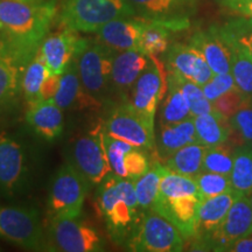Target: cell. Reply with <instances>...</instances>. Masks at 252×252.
Wrapping results in <instances>:
<instances>
[{
	"label": "cell",
	"instance_id": "obj_1",
	"mask_svg": "<svg viewBox=\"0 0 252 252\" xmlns=\"http://www.w3.org/2000/svg\"><path fill=\"white\" fill-rule=\"evenodd\" d=\"M55 14L54 0H0V59L25 69L39 52Z\"/></svg>",
	"mask_w": 252,
	"mask_h": 252
},
{
	"label": "cell",
	"instance_id": "obj_2",
	"mask_svg": "<svg viewBox=\"0 0 252 252\" xmlns=\"http://www.w3.org/2000/svg\"><path fill=\"white\" fill-rule=\"evenodd\" d=\"M94 206L105 223L110 238L117 245L127 244L145 213L138 203L133 180L115 173L98 185Z\"/></svg>",
	"mask_w": 252,
	"mask_h": 252
},
{
	"label": "cell",
	"instance_id": "obj_3",
	"mask_svg": "<svg viewBox=\"0 0 252 252\" xmlns=\"http://www.w3.org/2000/svg\"><path fill=\"white\" fill-rule=\"evenodd\" d=\"M116 50L99 42L82 37L76 55L78 74L84 90L99 105L113 98L111 71Z\"/></svg>",
	"mask_w": 252,
	"mask_h": 252
},
{
	"label": "cell",
	"instance_id": "obj_4",
	"mask_svg": "<svg viewBox=\"0 0 252 252\" xmlns=\"http://www.w3.org/2000/svg\"><path fill=\"white\" fill-rule=\"evenodd\" d=\"M135 17L127 0H63L60 23L64 28L94 33L119 18Z\"/></svg>",
	"mask_w": 252,
	"mask_h": 252
},
{
	"label": "cell",
	"instance_id": "obj_5",
	"mask_svg": "<svg viewBox=\"0 0 252 252\" xmlns=\"http://www.w3.org/2000/svg\"><path fill=\"white\" fill-rule=\"evenodd\" d=\"M90 182L71 162L55 173L48 195V214L53 217H78L89 191Z\"/></svg>",
	"mask_w": 252,
	"mask_h": 252
},
{
	"label": "cell",
	"instance_id": "obj_6",
	"mask_svg": "<svg viewBox=\"0 0 252 252\" xmlns=\"http://www.w3.org/2000/svg\"><path fill=\"white\" fill-rule=\"evenodd\" d=\"M125 247L137 252H179L184 250L185 238L169 220L149 209Z\"/></svg>",
	"mask_w": 252,
	"mask_h": 252
},
{
	"label": "cell",
	"instance_id": "obj_7",
	"mask_svg": "<svg viewBox=\"0 0 252 252\" xmlns=\"http://www.w3.org/2000/svg\"><path fill=\"white\" fill-rule=\"evenodd\" d=\"M50 250L61 252H99L105 239L93 226L77 217H53L49 224Z\"/></svg>",
	"mask_w": 252,
	"mask_h": 252
},
{
	"label": "cell",
	"instance_id": "obj_8",
	"mask_svg": "<svg viewBox=\"0 0 252 252\" xmlns=\"http://www.w3.org/2000/svg\"><path fill=\"white\" fill-rule=\"evenodd\" d=\"M252 232V207L247 195H239L225 219L212 234L197 237L194 250L226 251L237 239Z\"/></svg>",
	"mask_w": 252,
	"mask_h": 252
},
{
	"label": "cell",
	"instance_id": "obj_9",
	"mask_svg": "<svg viewBox=\"0 0 252 252\" xmlns=\"http://www.w3.org/2000/svg\"><path fill=\"white\" fill-rule=\"evenodd\" d=\"M0 239L26 249H37L42 241V224L33 208L0 206Z\"/></svg>",
	"mask_w": 252,
	"mask_h": 252
},
{
	"label": "cell",
	"instance_id": "obj_10",
	"mask_svg": "<svg viewBox=\"0 0 252 252\" xmlns=\"http://www.w3.org/2000/svg\"><path fill=\"white\" fill-rule=\"evenodd\" d=\"M71 163L86 176L90 185L98 186L113 173L106 153L103 127L77 138L72 145Z\"/></svg>",
	"mask_w": 252,
	"mask_h": 252
},
{
	"label": "cell",
	"instance_id": "obj_11",
	"mask_svg": "<svg viewBox=\"0 0 252 252\" xmlns=\"http://www.w3.org/2000/svg\"><path fill=\"white\" fill-rule=\"evenodd\" d=\"M166 88L163 67L158 61V58H151L149 68L134 83L130 97L125 104L145 121L154 125L158 105L165 94Z\"/></svg>",
	"mask_w": 252,
	"mask_h": 252
},
{
	"label": "cell",
	"instance_id": "obj_12",
	"mask_svg": "<svg viewBox=\"0 0 252 252\" xmlns=\"http://www.w3.org/2000/svg\"><path fill=\"white\" fill-rule=\"evenodd\" d=\"M135 17L165 25L173 32L184 31L190 25L200 0H127Z\"/></svg>",
	"mask_w": 252,
	"mask_h": 252
},
{
	"label": "cell",
	"instance_id": "obj_13",
	"mask_svg": "<svg viewBox=\"0 0 252 252\" xmlns=\"http://www.w3.org/2000/svg\"><path fill=\"white\" fill-rule=\"evenodd\" d=\"M103 130L106 134L128 141L143 150H152L156 145L154 125L145 121L125 103L113 110Z\"/></svg>",
	"mask_w": 252,
	"mask_h": 252
},
{
	"label": "cell",
	"instance_id": "obj_14",
	"mask_svg": "<svg viewBox=\"0 0 252 252\" xmlns=\"http://www.w3.org/2000/svg\"><path fill=\"white\" fill-rule=\"evenodd\" d=\"M201 198L198 195H184L176 197H163L158 195L151 209L165 217L176 226L186 239L194 238L196 234L198 207Z\"/></svg>",
	"mask_w": 252,
	"mask_h": 252
},
{
	"label": "cell",
	"instance_id": "obj_15",
	"mask_svg": "<svg viewBox=\"0 0 252 252\" xmlns=\"http://www.w3.org/2000/svg\"><path fill=\"white\" fill-rule=\"evenodd\" d=\"M150 63V56L145 55L140 50L116 52L111 71L113 97L121 99L122 103L127 102L134 83L149 68Z\"/></svg>",
	"mask_w": 252,
	"mask_h": 252
},
{
	"label": "cell",
	"instance_id": "obj_16",
	"mask_svg": "<svg viewBox=\"0 0 252 252\" xmlns=\"http://www.w3.org/2000/svg\"><path fill=\"white\" fill-rule=\"evenodd\" d=\"M104 141L110 165L116 175L135 180L150 169V161L143 149L126 140L106 134L105 132Z\"/></svg>",
	"mask_w": 252,
	"mask_h": 252
},
{
	"label": "cell",
	"instance_id": "obj_17",
	"mask_svg": "<svg viewBox=\"0 0 252 252\" xmlns=\"http://www.w3.org/2000/svg\"><path fill=\"white\" fill-rule=\"evenodd\" d=\"M167 65L169 72L200 87H203L214 76L202 53L190 43H175L169 47L167 50Z\"/></svg>",
	"mask_w": 252,
	"mask_h": 252
},
{
	"label": "cell",
	"instance_id": "obj_18",
	"mask_svg": "<svg viewBox=\"0 0 252 252\" xmlns=\"http://www.w3.org/2000/svg\"><path fill=\"white\" fill-rule=\"evenodd\" d=\"M81 42L82 37L78 35V32L64 28V31L46 36L39 52L49 71L61 75L76 58Z\"/></svg>",
	"mask_w": 252,
	"mask_h": 252
},
{
	"label": "cell",
	"instance_id": "obj_19",
	"mask_svg": "<svg viewBox=\"0 0 252 252\" xmlns=\"http://www.w3.org/2000/svg\"><path fill=\"white\" fill-rule=\"evenodd\" d=\"M25 180V153L21 145L0 134V189L14 194Z\"/></svg>",
	"mask_w": 252,
	"mask_h": 252
},
{
	"label": "cell",
	"instance_id": "obj_20",
	"mask_svg": "<svg viewBox=\"0 0 252 252\" xmlns=\"http://www.w3.org/2000/svg\"><path fill=\"white\" fill-rule=\"evenodd\" d=\"M143 26L144 20L139 17L119 18L103 25L94 33L99 42L116 52L138 50Z\"/></svg>",
	"mask_w": 252,
	"mask_h": 252
},
{
	"label": "cell",
	"instance_id": "obj_21",
	"mask_svg": "<svg viewBox=\"0 0 252 252\" xmlns=\"http://www.w3.org/2000/svg\"><path fill=\"white\" fill-rule=\"evenodd\" d=\"M189 43L202 53L214 75L231 72L232 50L220 36L216 26H212L207 31L196 32Z\"/></svg>",
	"mask_w": 252,
	"mask_h": 252
},
{
	"label": "cell",
	"instance_id": "obj_22",
	"mask_svg": "<svg viewBox=\"0 0 252 252\" xmlns=\"http://www.w3.org/2000/svg\"><path fill=\"white\" fill-rule=\"evenodd\" d=\"M53 100L62 110L83 109L89 106H100L89 94L84 90L80 74H78L76 58L72 60L67 69L60 75L58 90Z\"/></svg>",
	"mask_w": 252,
	"mask_h": 252
},
{
	"label": "cell",
	"instance_id": "obj_23",
	"mask_svg": "<svg viewBox=\"0 0 252 252\" xmlns=\"http://www.w3.org/2000/svg\"><path fill=\"white\" fill-rule=\"evenodd\" d=\"M63 110L54 100L46 99L32 104L26 113L28 125L37 135L47 141H54L61 135L64 127Z\"/></svg>",
	"mask_w": 252,
	"mask_h": 252
},
{
	"label": "cell",
	"instance_id": "obj_24",
	"mask_svg": "<svg viewBox=\"0 0 252 252\" xmlns=\"http://www.w3.org/2000/svg\"><path fill=\"white\" fill-rule=\"evenodd\" d=\"M239 195L242 194L232 189L226 193L204 198L201 201L200 207H198L196 234H195L194 238L203 237V236L215 231L220 223L223 222V220L225 219L229 209Z\"/></svg>",
	"mask_w": 252,
	"mask_h": 252
},
{
	"label": "cell",
	"instance_id": "obj_25",
	"mask_svg": "<svg viewBox=\"0 0 252 252\" xmlns=\"http://www.w3.org/2000/svg\"><path fill=\"white\" fill-rule=\"evenodd\" d=\"M196 143H198V138L195 130L194 118H189L175 124L161 125L157 141L158 152L160 157L168 159L178 150L189 144Z\"/></svg>",
	"mask_w": 252,
	"mask_h": 252
},
{
	"label": "cell",
	"instance_id": "obj_26",
	"mask_svg": "<svg viewBox=\"0 0 252 252\" xmlns=\"http://www.w3.org/2000/svg\"><path fill=\"white\" fill-rule=\"evenodd\" d=\"M194 124L198 143L207 147L226 143L231 132L229 119L217 110L194 117Z\"/></svg>",
	"mask_w": 252,
	"mask_h": 252
},
{
	"label": "cell",
	"instance_id": "obj_27",
	"mask_svg": "<svg viewBox=\"0 0 252 252\" xmlns=\"http://www.w3.org/2000/svg\"><path fill=\"white\" fill-rule=\"evenodd\" d=\"M193 118L188 100L182 93L175 75L169 72L167 77V96L161 109V125L175 124Z\"/></svg>",
	"mask_w": 252,
	"mask_h": 252
},
{
	"label": "cell",
	"instance_id": "obj_28",
	"mask_svg": "<svg viewBox=\"0 0 252 252\" xmlns=\"http://www.w3.org/2000/svg\"><path fill=\"white\" fill-rule=\"evenodd\" d=\"M23 71L20 87L25 98L32 105L42 100L43 87L52 72L49 71L40 52L36 53L34 59L28 63Z\"/></svg>",
	"mask_w": 252,
	"mask_h": 252
},
{
	"label": "cell",
	"instance_id": "obj_29",
	"mask_svg": "<svg viewBox=\"0 0 252 252\" xmlns=\"http://www.w3.org/2000/svg\"><path fill=\"white\" fill-rule=\"evenodd\" d=\"M207 149L202 144H189L172 154L167 159L166 167L179 174L195 178L203 172V159Z\"/></svg>",
	"mask_w": 252,
	"mask_h": 252
},
{
	"label": "cell",
	"instance_id": "obj_30",
	"mask_svg": "<svg viewBox=\"0 0 252 252\" xmlns=\"http://www.w3.org/2000/svg\"><path fill=\"white\" fill-rule=\"evenodd\" d=\"M230 48L239 50L252 59V17H237L216 26Z\"/></svg>",
	"mask_w": 252,
	"mask_h": 252
},
{
	"label": "cell",
	"instance_id": "obj_31",
	"mask_svg": "<svg viewBox=\"0 0 252 252\" xmlns=\"http://www.w3.org/2000/svg\"><path fill=\"white\" fill-rule=\"evenodd\" d=\"M143 20L144 26L140 34L138 50L150 58H158L168 50L169 36L173 31L162 24L145 20V19Z\"/></svg>",
	"mask_w": 252,
	"mask_h": 252
},
{
	"label": "cell",
	"instance_id": "obj_32",
	"mask_svg": "<svg viewBox=\"0 0 252 252\" xmlns=\"http://www.w3.org/2000/svg\"><path fill=\"white\" fill-rule=\"evenodd\" d=\"M230 180L232 188L237 193L247 196L252 193V149L250 145L236 149Z\"/></svg>",
	"mask_w": 252,
	"mask_h": 252
},
{
	"label": "cell",
	"instance_id": "obj_33",
	"mask_svg": "<svg viewBox=\"0 0 252 252\" xmlns=\"http://www.w3.org/2000/svg\"><path fill=\"white\" fill-rule=\"evenodd\" d=\"M165 171L166 166L156 165L152 168H150L144 175H141L140 178L133 180L138 203L144 212L151 209L156 202Z\"/></svg>",
	"mask_w": 252,
	"mask_h": 252
},
{
	"label": "cell",
	"instance_id": "obj_34",
	"mask_svg": "<svg viewBox=\"0 0 252 252\" xmlns=\"http://www.w3.org/2000/svg\"><path fill=\"white\" fill-rule=\"evenodd\" d=\"M159 195L163 197L198 195L196 181H195V178L179 174V173L173 172L166 167V171L161 179V184H160Z\"/></svg>",
	"mask_w": 252,
	"mask_h": 252
},
{
	"label": "cell",
	"instance_id": "obj_35",
	"mask_svg": "<svg viewBox=\"0 0 252 252\" xmlns=\"http://www.w3.org/2000/svg\"><path fill=\"white\" fill-rule=\"evenodd\" d=\"M235 151L226 143L208 147L203 159V171L230 176L234 166Z\"/></svg>",
	"mask_w": 252,
	"mask_h": 252
},
{
	"label": "cell",
	"instance_id": "obj_36",
	"mask_svg": "<svg viewBox=\"0 0 252 252\" xmlns=\"http://www.w3.org/2000/svg\"><path fill=\"white\" fill-rule=\"evenodd\" d=\"M231 50V74L236 88L252 98V59L239 50Z\"/></svg>",
	"mask_w": 252,
	"mask_h": 252
},
{
	"label": "cell",
	"instance_id": "obj_37",
	"mask_svg": "<svg viewBox=\"0 0 252 252\" xmlns=\"http://www.w3.org/2000/svg\"><path fill=\"white\" fill-rule=\"evenodd\" d=\"M20 83V70L11 62L0 59V109L14 99Z\"/></svg>",
	"mask_w": 252,
	"mask_h": 252
},
{
	"label": "cell",
	"instance_id": "obj_38",
	"mask_svg": "<svg viewBox=\"0 0 252 252\" xmlns=\"http://www.w3.org/2000/svg\"><path fill=\"white\" fill-rule=\"evenodd\" d=\"M198 195L201 200L216 196V195L232 190V184L230 176L219 174V173L203 171L195 176Z\"/></svg>",
	"mask_w": 252,
	"mask_h": 252
},
{
	"label": "cell",
	"instance_id": "obj_39",
	"mask_svg": "<svg viewBox=\"0 0 252 252\" xmlns=\"http://www.w3.org/2000/svg\"><path fill=\"white\" fill-rule=\"evenodd\" d=\"M173 74V72H172ZM176 80H178L179 86H180L182 93L186 96V98L188 100L189 108H190L191 116L196 117V116L203 115V113L213 111L214 105L209 99L207 98L206 94H204L202 87L197 86V84L193 83V82L185 80L178 75L174 74Z\"/></svg>",
	"mask_w": 252,
	"mask_h": 252
},
{
	"label": "cell",
	"instance_id": "obj_40",
	"mask_svg": "<svg viewBox=\"0 0 252 252\" xmlns=\"http://www.w3.org/2000/svg\"><path fill=\"white\" fill-rule=\"evenodd\" d=\"M250 99V97L245 96L242 91L235 88V89L230 90L223 96H220V98L214 100L213 105L214 109L222 113L225 118L230 119Z\"/></svg>",
	"mask_w": 252,
	"mask_h": 252
},
{
	"label": "cell",
	"instance_id": "obj_41",
	"mask_svg": "<svg viewBox=\"0 0 252 252\" xmlns=\"http://www.w3.org/2000/svg\"><path fill=\"white\" fill-rule=\"evenodd\" d=\"M236 84L234 76L231 72H226V74H216L210 78L209 82L202 87L204 94L210 102H214L220 96L228 93V91L235 89Z\"/></svg>",
	"mask_w": 252,
	"mask_h": 252
},
{
	"label": "cell",
	"instance_id": "obj_42",
	"mask_svg": "<svg viewBox=\"0 0 252 252\" xmlns=\"http://www.w3.org/2000/svg\"><path fill=\"white\" fill-rule=\"evenodd\" d=\"M230 126L249 144L252 141V105L251 99L245 103L237 112L230 118Z\"/></svg>",
	"mask_w": 252,
	"mask_h": 252
},
{
	"label": "cell",
	"instance_id": "obj_43",
	"mask_svg": "<svg viewBox=\"0 0 252 252\" xmlns=\"http://www.w3.org/2000/svg\"><path fill=\"white\" fill-rule=\"evenodd\" d=\"M217 1L238 17H252V0H217Z\"/></svg>",
	"mask_w": 252,
	"mask_h": 252
},
{
	"label": "cell",
	"instance_id": "obj_44",
	"mask_svg": "<svg viewBox=\"0 0 252 252\" xmlns=\"http://www.w3.org/2000/svg\"><path fill=\"white\" fill-rule=\"evenodd\" d=\"M229 252H252V232L250 235L245 236L235 241L228 248Z\"/></svg>",
	"mask_w": 252,
	"mask_h": 252
},
{
	"label": "cell",
	"instance_id": "obj_45",
	"mask_svg": "<svg viewBox=\"0 0 252 252\" xmlns=\"http://www.w3.org/2000/svg\"><path fill=\"white\" fill-rule=\"evenodd\" d=\"M249 198H250V203H251V207H252V193L249 195Z\"/></svg>",
	"mask_w": 252,
	"mask_h": 252
},
{
	"label": "cell",
	"instance_id": "obj_46",
	"mask_svg": "<svg viewBox=\"0 0 252 252\" xmlns=\"http://www.w3.org/2000/svg\"><path fill=\"white\" fill-rule=\"evenodd\" d=\"M21 1H39V0H21Z\"/></svg>",
	"mask_w": 252,
	"mask_h": 252
},
{
	"label": "cell",
	"instance_id": "obj_47",
	"mask_svg": "<svg viewBox=\"0 0 252 252\" xmlns=\"http://www.w3.org/2000/svg\"><path fill=\"white\" fill-rule=\"evenodd\" d=\"M249 145H250V146H251V149H252V141H250V143H249Z\"/></svg>",
	"mask_w": 252,
	"mask_h": 252
}]
</instances>
